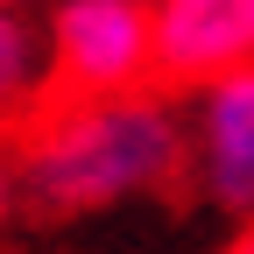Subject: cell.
I'll return each mask as SVG.
<instances>
[{
  "instance_id": "1",
  "label": "cell",
  "mask_w": 254,
  "mask_h": 254,
  "mask_svg": "<svg viewBox=\"0 0 254 254\" xmlns=\"http://www.w3.org/2000/svg\"><path fill=\"white\" fill-rule=\"evenodd\" d=\"M190 177V120L170 92L43 99L14 134V205L36 219H92Z\"/></svg>"
},
{
  "instance_id": "2",
  "label": "cell",
  "mask_w": 254,
  "mask_h": 254,
  "mask_svg": "<svg viewBox=\"0 0 254 254\" xmlns=\"http://www.w3.org/2000/svg\"><path fill=\"white\" fill-rule=\"evenodd\" d=\"M50 99H113L163 78L155 0H50Z\"/></svg>"
},
{
  "instance_id": "3",
  "label": "cell",
  "mask_w": 254,
  "mask_h": 254,
  "mask_svg": "<svg viewBox=\"0 0 254 254\" xmlns=\"http://www.w3.org/2000/svg\"><path fill=\"white\" fill-rule=\"evenodd\" d=\"M190 190L212 205L254 226V64L247 71H226L212 85H190Z\"/></svg>"
},
{
  "instance_id": "4",
  "label": "cell",
  "mask_w": 254,
  "mask_h": 254,
  "mask_svg": "<svg viewBox=\"0 0 254 254\" xmlns=\"http://www.w3.org/2000/svg\"><path fill=\"white\" fill-rule=\"evenodd\" d=\"M155 50L170 85H212L254 64V0H155Z\"/></svg>"
},
{
  "instance_id": "5",
  "label": "cell",
  "mask_w": 254,
  "mask_h": 254,
  "mask_svg": "<svg viewBox=\"0 0 254 254\" xmlns=\"http://www.w3.org/2000/svg\"><path fill=\"white\" fill-rule=\"evenodd\" d=\"M0 92H7V113H36L50 92V36L43 21H28L21 7L0 14Z\"/></svg>"
},
{
  "instance_id": "6",
  "label": "cell",
  "mask_w": 254,
  "mask_h": 254,
  "mask_svg": "<svg viewBox=\"0 0 254 254\" xmlns=\"http://www.w3.org/2000/svg\"><path fill=\"white\" fill-rule=\"evenodd\" d=\"M226 254H254V226H240V240H233Z\"/></svg>"
},
{
  "instance_id": "7",
  "label": "cell",
  "mask_w": 254,
  "mask_h": 254,
  "mask_svg": "<svg viewBox=\"0 0 254 254\" xmlns=\"http://www.w3.org/2000/svg\"><path fill=\"white\" fill-rule=\"evenodd\" d=\"M0 7H21V14H28V0H0Z\"/></svg>"
}]
</instances>
